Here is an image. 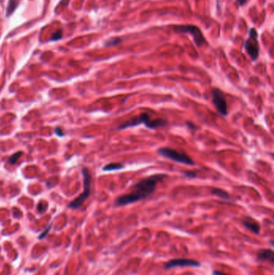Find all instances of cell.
<instances>
[{
	"label": "cell",
	"mask_w": 274,
	"mask_h": 275,
	"mask_svg": "<svg viewBox=\"0 0 274 275\" xmlns=\"http://www.w3.org/2000/svg\"><path fill=\"white\" fill-rule=\"evenodd\" d=\"M166 176V174H154L142 179L131 187L129 193L117 198L114 205L117 207L126 206L146 199L155 192L158 183Z\"/></svg>",
	"instance_id": "cell-1"
},
{
	"label": "cell",
	"mask_w": 274,
	"mask_h": 275,
	"mask_svg": "<svg viewBox=\"0 0 274 275\" xmlns=\"http://www.w3.org/2000/svg\"><path fill=\"white\" fill-rule=\"evenodd\" d=\"M141 124H143L146 127L149 129V130H156L158 128L164 127V126L167 125L168 122L166 120L163 119V118L152 119L149 114L143 113V114H139L138 116H135V117H132V118L121 123L117 129L122 131V130H125L128 128L135 127V126L140 125Z\"/></svg>",
	"instance_id": "cell-2"
},
{
	"label": "cell",
	"mask_w": 274,
	"mask_h": 275,
	"mask_svg": "<svg viewBox=\"0 0 274 275\" xmlns=\"http://www.w3.org/2000/svg\"><path fill=\"white\" fill-rule=\"evenodd\" d=\"M158 153L160 155L163 156L166 158H169L172 161L176 162V163L185 164L188 166L195 165V163L192 160V158L187 154L183 151L174 150L170 147H162L158 149Z\"/></svg>",
	"instance_id": "cell-3"
},
{
	"label": "cell",
	"mask_w": 274,
	"mask_h": 275,
	"mask_svg": "<svg viewBox=\"0 0 274 275\" xmlns=\"http://www.w3.org/2000/svg\"><path fill=\"white\" fill-rule=\"evenodd\" d=\"M82 173H83L84 176L85 189H84V192L69 204V207L72 209H78L79 207L82 205L84 202L88 199L90 195V192H91V174L87 168H84L82 170Z\"/></svg>",
	"instance_id": "cell-4"
},
{
	"label": "cell",
	"mask_w": 274,
	"mask_h": 275,
	"mask_svg": "<svg viewBox=\"0 0 274 275\" xmlns=\"http://www.w3.org/2000/svg\"><path fill=\"white\" fill-rule=\"evenodd\" d=\"M211 101L215 108L220 115L226 117L228 115V109L226 98L224 93L218 88H214L211 90Z\"/></svg>",
	"instance_id": "cell-5"
},
{
	"label": "cell",
	"mask_w": 274,
	"mask_h": 275,
	"mask_svg": "<svg viewBox=\"0 0 274 275\" xmlns=\"http://www.w3.org/2000/svg\"><path fill=\"white\" fill-rule=\"evenodd\" d=\"M173 28L178 32H185L190 33L193 37L195 44L198 47H200L205 42V38L203 35L202 31L198 27L193 25H175Z\"/></svg>",
	"instance_id": "cell-6"
},
{
	"label": "cell",
	"mask_w": 274,
	"mask_h": 275,
	"mask_svg": "<svg viewBox=\"0 0 274 275\" xmlns=\"http://www.w3.org/2000/svg\"><path fill=\"white\" fill-rule=\"evenodd\" d=\"M199 267L200 263L199 261L194 260V259L188 258H176L171 259L165 263L164 268L166 270H169L174 267Z\"/></svg>",
	"instance_id": "cell-7"
},
{
	"label": "cell",
	"mask_w": 274,
	"mask_h": 275,
	"mask_svg": "<svg viewBox=\"0 0 274 275\" xmlns=\"http://www.w3.org/2000/svg\"><path fill=\"white\" fill-rule=\"evenodd\" d=\"M245 49L252 61H256L259 56V44L257 38L249 37L245 43Z\"/></svg>",
	"instance_id": "cell-8"
},
{
	"label": "cell",
	"mask_w": 274,
	"mask_h": 275,
	"mask_svg": "<svg viewBox=\"0 0 274 275\" xmlns=\"http://www.w3.org/2000/svg\"><path fill=\"white\" fill-rule=\"evenodd\" d=\"M257 260L259 261H261V262L268 261L270 264H273V251L272 249H260L257 253Z\"/></svg>",
	"instance_id": "cell-9"
},
{
	"label": "cell",
	"mask_w": 274,
	"mask_h": 275,
	"mask_svg": "<svg viewBox=\"0 0 274 275\" xmlns=\"http://www.w3.org/2000/svg\"><path fill=\"white\" fill-rule=\"evenodd\" d=\"M242 224L244 225V227H246L248 229L252 231V233H254L256 234H258L260 233V226L259 225V223L256 220L252 218V217H244V219L242 220Z\"/></svg>",
	"instance_id": "cell-10"
},
{
	"label": "cell",
	"mask_w": 274,
	"mask_h": 275,
	"mask_svg": "<svg viewBox=\"0 0 274 275\" xmlns=\"http://www.w3.org/2000/svg\"><path fill=\"white\" fill-rule=\"evenodd\" d=\"M211 194L215 195L216 196H218V197L221 198L223 200H230V195L229 193L227 192H226L225 190L224 189H220V188H213L211 189Z\"/></svg>",
	"instance_id": "cell-11"
},
{
	"label": "cell",
	"mask_w": 274,
	"mask_h": 275,
	"mask_svg": "<svg viewBox=\"0 0 274 275\" xmlns=\"http://www.w3.org/2000/svg\"><path fill=\"white\" fill-rule=\"evenodd\" d=\"M125 167L122 163H110L106 164L105 167H103L104 171H117V170H122Z\"/></svg>",
	"instance_id": "cell-12"
},
{
	"label": "cell",
	"mask_w": 274,
	"mask_h": 275,
	"mask_svg": "<svg viewBox=\"0 0 274 275\" xmlns=\"http://www.w3.org/2000/svg\"><path fill=\"white\" fill-rule=\"evenodd\" d=\"M18 4H19V0H10L8 7L7 9V15H10L15 11V9L16 8Z\"/></svg>",
	"instance_id": "cell-13"
},
{
	"label": "cell",
	"mask_w": 274,
	"mask_h": 275,
	"mask_svg": "<svg viewBox=\"0 0 274 275\" xmlns=\"http://www.w3.org/2000/svg\"><path fill=\"white\" fill-rule=\"evenodd\" d=\"M21 155H22V153H20V152H17V153H15V154H14L13 155L11 156V158H9V159H8V162H9V163H11V164H15V163H16L17 160H18V159L20 158V156H21Z\"/></svg>",
	"instance_id": "cell-14"
},
{
	"label": "cell",
	"mask_w": 274,
	"mask_h": 275,
	"mask_svg": "<svg viewBox=\"0 0 274 275\" xmlns=\"http://www.w3.org/2000/svg\"><path fill=\"white\" fill-rule=\"evenodd\" d=\"M183 174L185 177L188 179H195L197 177L196 173L192 171H183Z\"/></svg>",
	"instance_id": "cell-15"
},
{
	"label": "cell",
	"mask_w": 274,
	"mask_h": 275,
	"mask_svg": "<svg viewBox=\"0 0 274 275\" xmlns=\"http://www.w3.org/2000/svg\"><path fill=\"white\" fill-rule=\"evenodd\" d=\"M120 42H121V39H112V40H110V41L107 42V43L105 44V45H106V46H112V45H116V44H117L118 43H120Z\"/></svg>",
	"instance_id": "cell-16"
},
{
	"label": "cell",
	"mask_w": 274,
	"mask_h": 275,
	"mask_svg": "<svg viewBox=\"0 0 274 275\" xmlns=\"http://www.w3.org/2000/svg\"><path fill=\"white\" fill-rule=\"evenodd\" d=\"M62 37V33H61V31H57V32H55L52 35V40H58Z\"/></svg>",
	"instance_id": "cell-17"
},
{
	"label": "cell",
	"mask_w": 274,
	"mask_h": 275,
	"mask_svg": "<svg viewBox=\"0 0 274 275\" xmlns=\"http://www.w3.org/2000/svg\"><path fill=\"white\" fill-rule=\"evenodd\" d=\"M186 125L190 129V131H195L197 130V126L193 123H191V122H187L186 123Z\"/></svg>",
	"instance_id": "cell-18"
},
{
	"label": "cell",
	"mask_w": 274,
	"mask_h": 275,
	"mask_svg": "<svg viewBox=\"0 0 274 275\" xmlns=\"http://www.w3.org/2000/svg\"><path fill=\"white\" fill-rule=\"evenodd\" d=\"M213 274L214 275H228V274H224V273L219 272V271H216V270L213 271Z\"/></svg>",
	"instance_id": "cell-19"
},
{
	"label": "cell",
	"mask_w": 274,
	"mask_h": 275,
	"mask_svg": "<svg viewBox=\"0 0 274 275\" xmlns=\"http://www.w3.org/2000/svg\"><path fill=\"white\" fill-rule=\"evenodd\" d=\"M247 0H237V3L240 4V5H244V3H246Z\"/></svg>",
	"instance_id": "cell-20"
}]
</instances>
